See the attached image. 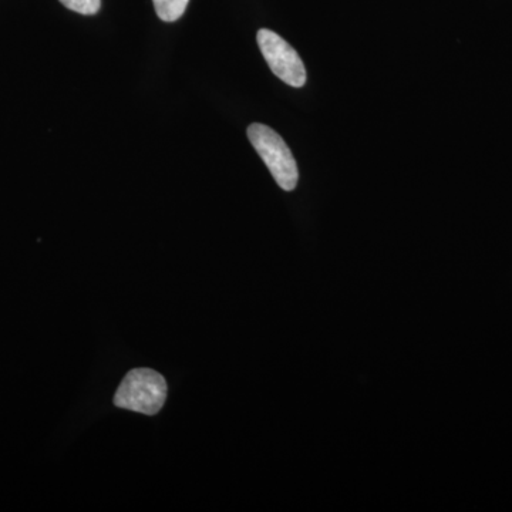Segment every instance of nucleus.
<instances>
[{
    "instance_id": "1",
    "label": "nucleus",
    "mask_w": 512,
    "mask_h": 512,
    "mask_svg": "<svg viewBox=\"0 0 512 512\" xmlns=\"http://www.w3.org/2000/svg\"><path fill=\"white\" fill-rule=\"evenodd\" d=\"M168 387L164 376L153 369H134L124 377L114 404L120 409L154 416L163 409Z\"/></svg>"
},
{
    "instance_id": "2",
    "label": "nucleus",
    "mask_w": 512,
    "mask_h": 512,
    "mask_svg": "<svg viewBox=\"0 0 512 512\" xmlns=\"http://www.w3.org/2000/svg\"><path fill=\"white\" fill-rule=\"evenodd\" d=\"M248 137L279 187L295 190L299 181L298 165L284 138L272 128L256 123L248 127Z\"/></svg>"
},
{
    "instance_id": "3",
    "label": "nucleus",
    "mask_w": 512,
    "mask_h": 512,
    "mask_svg": "<svg viewBox=\"0 0 512 512\" xmlns=\"http://www.w3.org/2000/svg\"><path fill=\"white\" fill-rule=\"evenodd\" d=\"M259 49L264 55L269 69L282 82L292 87H302L306 83V69L296 50L281 36L268 29L258 32Z\"/></svg>"
},
{
    "instance_id": "4",
    "label": "nucleus",
    "mask_w": 512,
    "mask_h": 512,
    "mask_svg": "<svg viewBox=\"0 0 512 512\" xmlns=\"http://www.w3.org/2000/svg\"><path fill=\"white\" fill-rule=\"evenodd\" d=\"M190 0H153L158 18L164 22H175L184 15Z\"/></svg>"
},
{
    "instance_id": "5",
    "label": "nucleus",
    "mask_w": 512,
    "mask_h": 512,
    "mask_svg": "<svg viewBox=\"0 0 512 512\" xmlns=\"http://www.w3.org/2000/svg\"><path fill=\"white\" fill-rule=\"evenodd\" d=\"M64 8L80 13V15H96L101 8V0H60Z\"/></svg>"
}]
</instances>
